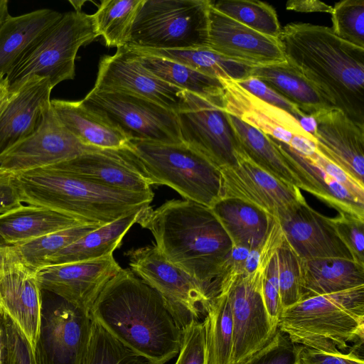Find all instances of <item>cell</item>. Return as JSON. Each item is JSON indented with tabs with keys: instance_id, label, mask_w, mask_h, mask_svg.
<instances>
[{
	"instance_id": "obj_12",
	"label": "cell",
	"mask_w": 364,
	"mask_h": 364,
	"mask_svg": "<svg viewBox=\"0 0 364 364\" xmlns=\"http://www.w3.org/2000/svg\"><path fill=\"white\" fill-rule=\"evenodd\" d=\"M268 264L259 262L253 272L225 292L233 323L232 364H240L264 347L278 328L271 321L262 293L263 276Z\"/></svg>"
},
{
	"instance_id": "obj_26",
	"label": "cell",
	"mask_w": 364,
	"mask_h": 364,
	"mask_svg": "<svg viewBox=\"0 0 364 364\" xmlns=\"http://www.w3.org/2000/svg\"><path fill=\"white\" fill-rule=\"evenodd\" d=\"M63 14L41 9L20 16L9 14L0 24V77H6L28 49Z\"/></svg>"
},
{
	"instance_id": "obj_44",
	"label": "cell",
	"mask_w": 364,
	"mask_h": 364,
	"mask_svg": "<svg viewBox=\"0 0 364 364\" xmlns=\"http://www.w3.org/2000/svg\"><path fill=\"white\" fill-rule=\"evenodd\" d=\"M0 326L7 364H36L28 341L15 323L0 311Z\"/></svg>"
},
{
	"instance_id": "obj_39",
	"label": "cell",
	"mask_w": 364,
	"mask_h": 364,
	"mask_svg": "<svg viewBox=\"0 0 364 364\" xmlns=\"http://www.w3.org/2000/svg\"><path fill=\"white\" fill-rule=\"evenodd\" d=\"M82 364H155L113 337L92 318L90 342Z\"/></svg>"
},
{
	"instance_id": "obj_4",
	"label": "cell",
	"mask_w": 364,
	"mask_h": 364,
	"mask_svg": "<svg viewBox=\"0 0 364 364\" xmlns=\"http://www.w3.org/2000/svg\"><path fill=\"white\" fill-rule=\"evenodd\" d=\"M22 203L45 207L85 224L103 225L149 206L154 193L105 187L55 165L16 174Z\"/></svg>"
},
{
	"instance_id": "obj_49",
	"label": "cell",
	"mask_w": 364,
	"mask_h": 364,
	"mask_svg": "<svg viewBox=\"0 0 364 364\" xmlns=\"http://www.w3.org/2000/svg\"><path fill=\"white\" fill-rule=\"evenodd\" d=\"M21 204L16 174L0 168V214Z\"/></svg>"
},
{
	"instance_id": "obj_9",
	"label": "cell",
	"mask_w": 364,
	"mask_h": 364,
	"mask_svg": "<svg viewBox=\"0 0 364 364\" xmlns=\"http://www.w3.org/2000/svg\"><path fill=\"white\" fill-rule=\"evenodd\" d=\"M125 255L130 270L159 294L181 330L205 316L212 300L205 288L171 262L155 244L132 248Z\"/></svg>"
},
{
	"instance_id": "obj_56",
	"label": "cell",
	"mask_w": 364,
	"mask_h": 364,
	"mask_svg": "<svg viewBox=\"0 0 364 364\" xmlns=\"http://www.w3.org/2000/svg\"><path fill=\"white\" fill-rule=\"evenodd\" d=\"M2 111H3V110H2ZM1 113H0V114H1Z\"/></svg>"
},
{
	"instance_id": "obj_55",
	"label": "cell",
	"mask_w": 364,
	"mask_h": 364,
	"mask_svg": "<svg viewBox=\"0 0 364 364\" xmlns=\"http://www.w3.org/2000/svg\"><path fill=\"white\" fill-rule=\"evenodd\" d=\"M294 364H299V363L298 362V360H296Z\"/></svg>"
},
{
	"instance_id": "obj_38",
	"label": "cell",
	"mask_w": 364,
	"mask_h": 364,
	"mask_svg": "<svg viewBox=\"0 0 364 364\" xmlns=\"http://www.w3.org/2000/svg\"><path fill=\"white\" fill-rule=\"evenodd\" d=\"M218 11L266 36L278 38L281 27L274 9L265 2L253 0L212 1Z\"/></svg>"
},
{
	"instance_id": "obj_14",
	"label": "cell",
	"mask_w": 364,
	"mask_h": 364,
	"mask_svg": "<svg viewBox=\"0 0 364 364\" xmlns=\"http://www.w3.org/2000/svg\"><path fill=\"white\" fill-rule=\"evenodd\" d=\"M95 149L64 126L50 102L38 127L0 153V168L17 174L66 161Z\"/></svg>"
},
{
	"instance_id": "obj_11",
	"label": "cell",
	"mask_w": 364,
	"mask_h": 364,
	"mask_svg": "<svg viewBox=\"0 0 364 364\" xmlns=\"http://www.w3.org/2000/svg\"><path fill=\"white\" fill-rule=\"evenodd\" d=\"M177 113L182 141L221 170L237 163L241 152L225 110L223 97L209 99L185 91Z\"/></svg>"
},
{
	"instance_id": "obj_33",
	"label": "cell",
	"mask_w": 364,
	"mask_h": 364,
	"mask_svg": "<svg viewBox=\"0 0 364 364\" xmlns=\"http://www.w3.org/2000/svg\"><path fill=\"white\" fill-rule=\"evenodd\" d=\"M126 48L147 70L175 87L205 98L223 97L224 87L220 79L177 62Z\"/></svg>"
},
{
	"instance_id": "obj_29",
	"label": "cell",
	"mask_w": 364,
	"mask_h": 364,
	"mask_svg": "<svg viewBox=\"0 0 364 364\" xmlns=\"http://www.w3.org/2000/svg\"><path fill=\"white\" fill-rule=\"evenodd\" d=\"M255 77L297 107L305 115L332 107L316 88L287 60L252 67Z\"/></svg>"
},
{
	"instance_id": "obj_8",
	"label": "cell",
	"mask_w": 364,
	"mask_h": 364,
	"mask_svg": "<svg viewBox=\"0 0 364 364\" xmlns=\"http://www.w3.org/2000/svg\"><path fill=\"white\" fill-rule=\"evenodd\" d=\"M98 36L92 15L77 11L63 14L7 73L10 87L33 75L48 77L53 88L73 80L79 48Z\"/></svg>"
},
{
	"instance_id": "obj_15",
	"label": "cell",
	"mask_w": 364,
	"mask_h": 364,
	"mask_svg": "<svg viewBox=\"0 0 364 364\" xmlns=\"http://www.w3.org/2000/svg\"><path fill=\"white\" fill-rule=\"evenodd\" d=\"M220 172L223 198L241 200L277 220L306 202L299 188L276 178L242 152L236 164Z\"/></svg>"
},
{
	"instance_id": "obj_25",
	"label": "cell",
	"mask_w": 364,
	"mask_h": 364,
	"mask_svg": "<svg viewBox=\"0 0 364 364\" xmlns=\"http://www.w3.org/2000/svg\"><path fill=\"white\" fill-rule=\"evenodd\" d=\"M82 224L70 215L22 203L0 214V247H16L42 235Z\"/></svg>"
},
{
	"instance_id": "obj_45",
	"label": "cell",
	"mask_w": 364,
	"mask_h": 364,
	"mask_svg": "<svg viewBox=\"0 0 364 364\" xmlns=\"http://www.w3.org/2000/svg\"><path fill=\"white\" fill-rule=\"evenodd\" d=\"M175 364H206L203 323L195 321L182 330V342Z\"/></svg>"
},
{
	"instance_id": "obj_51",
	"label": "cell",
	"mask_w": 364,
	"mask_h": 364,
	"mask_svg": "<svg viewBox=\"0 0 364 364\" xmlns=\"http://www.w3.org/2000/svg\"><path fill=\"white\" fill-rule=\"evenodd\" d=\"M11 96L10 85L6 77H0V113L9 102Z\"/></svg>"
},
{
	"instance_id": "obj_36",
	"label": "cell",
	"mask_w": 364,
	"mask_h": 364,
	"mask_svg": "<svg viewBox=\"0 0 364 364\" xmlns=\"http://www.w3.org/2000/svg\"><path fill=\"white\" fill-rule=\"evenodd\" d=\"M144 0H103L92 14L96 31L108 47L124 46Z\"/></svg>"
},
{
	"instance_id": "obj_7",
	"label": "cell",
	"mask_w": 364,
	"mask_h": 364,
	"mask_svg": "<svg viewBox=\"0 0 364 364\" xmlns=\"http://www.w3.org/2000/svg\"><path fill=\"white\" fill-rule=\"evenodd\" d=\"M210 0H144L131 28L130 48H208Z\"/></svg>"
},
{
	"instance_id": "obj_27",
	"label": "cell",
	"mask_w": 364,
	"mask_h": 364,
	"mask_svg": "<svg viewBox=\"0 0 364 364\" xmlns=\"http://www.w3.org/2000/svg\"><path fill=\"white\" fill-rule=\"evenodd\" d=\"M64 126L83 144L99 149H120L129 141L117 127L80 101L51 100Z\"/></svg>"
},
{
	"instance_id": "obj_6",
	"label": "cell",
	"mask_w": 364,
	"mask_h": 364,
	"mask_svg": "<svg viewBox=\"0 0 364 364\" xmlns=\"http://www.w3.org/2000/svg\"><path fill=\"white\" fill-rule=\"evenodd\" d=\"M128 145L151 185L167 186L210 208L223 198L220 170L183 142L129 141Z\"/></svg>"
},
{
	"instance_id": "obj_54",
	"label": "cell",
	"mask_w": 364,
	"mask_h": 364,
	"mask_svg": "<svg viewBox=\"0 0 364 364\" xmlns=\"http://www.w3.org/2000/svg\"><path fill=\"white\" fill-rule=\"evenodd\" d=\"M0 364H7L6 353L4 349L3 333L0 326Z\"/></svg>"
},
{
	"instance_id": "obj_5",
	"label": "cell",
	"mask_w": 364,
	"mask_h": 364,
	"mask_svg": "<svg viewBox=\"0 0 364 364\" xmlns=\"http://www.w3.org/2000/svg\"><path fill=\"white\" fill-rule=\"evenodd\" d=\"M277 328L300 346L343 352L364 341V285L304 299L284 309Z\"/></svg>"
},
{
	"instance_id": "obj_41",
	"label": "cell",
	"mask_w": 364,
	"mask_h": 364,
	"mask_svg": "<svg viewBox=\"0 0 364 364\" xmlns=\"http://www.w3.org/2000/svg\"><path fill=\"white\" fill-rule=\"evenodd\" d=\"M277 259L279 296L283 310L301 300L300 258L284 240L277 250Z\"/></svg>"
},
{
	"instance_id": "obj_46",
	"label": "cell",
	"mask_w": 364,
	"mask_h": 364,
	"mask_svg": "<svg viewBox=\"0 0 364 364\" xmlns=\"http://www.w3.org/2000/svg\"><path fill=\"white\" fill-rule=\"evenodd\" d=\"M262 293L271 321L277 327L282 310L279 296L277 251L265 269L262 280Z\"/></svg>"
},
{
	"instance_id": "obj_28",
	"label": "cell",
	"mask_w": 364,
	"mask_h": 364,
	"mask_svg": "<svg viewBox=\"0 0 364 364\" xmlns=\"http://www.w3.org/2000/svg\"><path fill=\"white\" fill-rule=\"evenodd\" d=\"M300 271L301 300L364 285V267L352 259H300Z\"/></svg>"
},
{
	"instance_id": "obj_43",
	"label": "cell",
	"mask_w": 364,
	"mask_h": 364,
	"mask_svg": "<svg viewBox=\"0 0 364 364\" xmlns=\"http://www.w3.org/2000/svg\"><path fill=\"white\" fill-rule=\"evenodd\" d=\"M299 346L277 328L264 347L240 364H294L297 360Z\"/></svg>"
},
{
	"instance_id": "obj_24",
	"label": "cell",
	"mask_w": 364,
	"mask_h": 364,
	"mask_svg": "<svg viewBox=\"0 0 364 364\" xmlns=\"http://www.w3.org/2000/svg\"><path fill=\"white\" fill-rule=\"evenodd\" d=\"M52 89L48 77L34 75L10 87L11 98L0 114V153L38 127Z\"/></svg>"
},
{
	"instance_id": "obj_17",
	"label": "cell",
	"mask_w": 364,
	"mask_h": 364,
	"mask_svg": "<svg viewBox=\"0 0 364 364\" xmlns=\"http://www.w3.org/2000/svg\"><path fill=\"white\" fill-rule=\"evenodd\" d=\"M95 89L135 95L176 113L185 104V90L155 76L124 47L100 60Z\"/></svg>"
},
{
	"instance_id": "obj_13",
	"label": "cell",
	"mask_w": 364,
	"mask_h": 364,
	"mask_svg": "<svg viewBox=\"0 0 364 364\" xmlns=\"http://www.w3.org/2000/svg\"><path fill=\"white\" fill-rule=\"evenodd\" d=\"M92 318L60 297L42 305L41 326L33 352L36 364H82L88 348Z\"/></svg>"
},
{
	"instance_id": "obj_31",
	"label": "cell",
	"mask_w": 364,
	"mask_h": 364,
	"mask_svg": "<svg viewBox=\"0 0 364 364\" xmlns=\"http://www.w3.org/2000/svg\"><path fill=\"white\" fill-rule=\"evenodd\" d=\"M141 210L124 215L90 231L53 255L47 266L92 260L112 255L121 246L125 234L137 223Z\"/></svg>"
},
{
	"instance_id": "obj_37",
	"label": "cell",
	"mask_w": 364,
	"mask_h": 364,
	"mask_svg": "<svg viewBox=\"0 0 364 364\" xmlns=\"http://www.w3.org/2000/svg\"><path fill=\"white\" fill-rule=\"evenodd\" d=\"M100 226L77 225L42 235L14 248L21 261L36 272L47 266L53 255Z\"/></svg>"
},
{
	"instance_id": "obj_10",
	"label": "cell",
	"mask_w": 364,
	"mask_h": 364,
	"mask_svg": "<svg viewBox=\"0 0 364 364\" xmlns=\"http://www.w3.org/2000/svg\"><path fill=\"white\" fill-rule=\"evenodd\" d=\"M81 101L121 129L129 141L183 143L177 113L151 100L93 88Z\"/></svg>"
},
{
	"instance_id": "obj_18",
	"label": "cell",
	"mask_w": 364,
	"mask_h": 364,
	"mask_svg": "<svg viewBox=\"0 0 364 364\" xmlns=\"http://www.w3.org/2000/svg\"><path fill=\"white\" fill-rule=\"evenodd\" d=\"M122 268L109 255L82 262L51 264L36 272L40 287L90 314L106 284Z\"/></svg>"
},
{
	"instance_id": "obj_40",
	"label": "cell",
	"mask_w": 364,
	"mask_h": 364,
	"mask_svg": "<svg viewBox=\"0 0 364 364\" xmlns=\"http://www.w3.org/2000/svg\"><path fill=\"white\" fill-rule=\"evenodd\" d=\"M333 33L340 38L364 48V0H344L333 7Z\"/></svg>"
},
{
	"instance_id": "obj_47",
	"label": "cell",
	"mask_w": 364,
	"mask_h": 364,
	"mask_svg": "<svg viewBox=\"0 0 364 364\" xmlns=\"http://www.w3.org/2000/svg\"><path fill=\"white\" fill-rule=\"evenodd\" d=\"M235 82L262 101L287 111L297 120L301 117L306 116L297 107L255 77L249 76Z\"/></svg>"
},
{
	"instance_id": "obj_53",
	"label": "cell",
	"mask_w": 364,
	"mask_h": 364,
	"mask_svg": "<svg viewBox=\"0 0 364 364\" xmlns=\"http://www.w3.org/2000/svg\"><path fill=\"white\" fill-rule=\"evenodd\" d=\"M301 127L313 136L316 129V121L313 116H304L298 119Z\"/></svg>"
},
{
	"instance_id": "obj_34",
	"label": "cell",
	"mask_w": 364,
	"mask_h": 364,
	"mask_svg": "<svg viewBox=\"0 0 364 364\" xmlns=\"http://www.w3.org/2000/svg\"><path fill=\"white\" fill-rule=\"evenodd\" d=\"M127 48L179 63L206 75L220 80L237 81L245 79L250 76L252 68V66L231 60L209 48Z\"/></svg>"
},
{
	"instance_id": "obj_1",
	"label": "cell",
	"mask_w": 364,
	"mask_h": 364,
	"mask_svg": "<svg viewBox=\"0 0 364 364\" xmlns=\"http://www.w3.org/2000/svg\"><path fill=\"white\" fill-rule=\"evenodd\" d=\"M90 316L122 344L155 364H165L181 349L182 330L159 294L122 269L104 287Z\"/></svg>"
},
{
	"instance_id": "obj_20",
	"label": "cell",
	"mask_w": 364,
	"mask_h": 364,
	"mask_svg": "<svg viewBox=\"0 0 364 364\" xmlns=\"http://www.w3.org/2000/svg\"><path fill=\"white\" fill-rule=\"evenodd\" d=\"M208 48L250 66L286 61L278 38L257 32L216 10L209 9Z\"/></svg>"
},
{
	"instance_id": "obj_42",
	"label": "cell",
	"mask_w": 364,
	"mask_h": 364,
	"mask_svg": "<svg viewBox=\"0 0 364 364\" xmlns=\"http://www.w3.org/2000/svg\"><path fill=\"white\" fill-rule=\"evenodd\" d=\"M332 224L352 259L364 267V218L347 213H339L331 218Z\"/></svg>"
},
{
	"instance_id": "obj_2",
	"label": "cell",
	"mask_w": 364,
	"mask_h": 364,
	"mask_svg": "<svg viewBox=\"0 0 364 364\" xmlns=\"http://www.w3.org/2000/svg\"><path fill=\"white\" fill-rule=\"evenodd\" d=\"M136 223L173 264L198 282L213 299L220 291L223 266L233 248L211 208L188 200H171L142 209Z\"/></svg>"
},
{
	"instance_id": "obj_23",
	"label": "cell",
	"mask_w": 364,
	"mask_h": 364,
	"mask_svg": "<svg viewBox=\"0 0 364 364\" xmlns=\"http://www.w3.org/2000/svg\"><path fill=\"white\" fill-rule=\"evenodd\" d=\"M41 291L36 271L19 257L0 270V311L18 328L33 352L41 326Z\"/></svg>"
},
{
	"instance_id": "obj_32",
	"label": "cell",
	"mask_w": 364,
	"mask_h": 364,
	"mask_svg": "<svg viewBox=\"0 0 364 364\" xmlns=\"http://www.w3.org/2000/svg\"><path fill=\"white\" fill-rule=\"evenodd\" d=\"M240 151L276 178L302 189V184L267 134L228 114Z\"/></svg>"
},
{
	"instance_id": "obj_19",
	"label": "cell",
	"mask_w": 364,
	"mask_h": 364,
	"mask_svg": "<svg viewBox=\"0 0 364 364\" xmlns=\"http://www.w3.org/2000/svg\"><path fill=\"white\" fill-rule=\"evenodd\" d=\"M55 166L105 187L134 193L152 192L151 185L128 144L120 149L97 148Z\"/></svg>"
},
{
	"instance_id": "obj_30",
	"label": "cell",
	"mask_w": 364,
	"mask_h": 364,
	"mask_svg": "<svg viewBox=\"0 0 364 364\" xmlns=\"http://www.w3.org/2000/svg\"><path fill=\"white\" fill-rule=\"evenodd\" d=\"M212 211L229 235L233 247L258 249L267 234L272 217L237 198H222Z\"/></svg>"
},
{
	"instance_id": "obj_3",
	"label": "cell",
	"mask_w": 364,
	"mask_h": 364,
	"mask_svg": "<svg viewBox=\"0 0 364 364\" xmlns=\"http://www.w3.org/2000/svg\"><path fill=\"white\" fill-rule=\"evenodd\" d=\"M278 39L287 61L332 107L364 124V48L306 23L286 25Z\"/></svg>"
},
{
	"instance_id": "obj_22",
	"label": "cell",
	"mask_w": 364,
	"mask_h": 364,
	"mask_svg": "<svg viewBox=\"0 0 364 364\" xmlns=\"http://www.w3.org/2000/svg\"><path fill=\"white\" fill-rule=\"evenodd\" d=\"M278 222L284 240L301 259H352L331 218L311 208L306 201Z\"/></svg>"
},
{
	"instance_id": "obj_48",
	"label": "cell",
	"mask_w": 364,
	"mask_h": 364,
	"mask_svg": "<svg viewBox=\"0 0 364 364\" xmlns=\"http://www.w3.org/2000/svg\"><path fill=\"white\" fill-rule=\"evenodd\" d=\"M297 360L299 364H364L363 356L355 353V348L348 353H328L300 345Z\"/></svg>"
},
{
	"instance_id": "obj_52",
	"label": "cell",
	"mask_w": 364,
	"mask_h": 364,
	"mask_svg": "<svg viewBox=\"0 0 364 364\" xmlns=\"http://www.w3.org/2000/svg\"><path fill=\"white\" fill-rule=\"evenodd\" d=\"M17 258L18 256L14 247H0V270Z\"/></svg>"
},
{
	"instance_id": "obj_16",
	"label": "cell",
	"mask_w": 364,
	"mask_h": 364,
	"mask_svg": "<svg viewBox=\"0 0 364 364\" xmlns=\"http://www.w3.org/2000/svg\"><path fill=\"white\" fill-rule=\"evenodd\" d=\"M220 80L224 87V107L228 114L304 155L309 156L315 151L314 136L301 127L293 115L262 101L233 80Z\"/></svg>"
},
{
	"instance_id": "obj_21",
	"label": "cell",
	"mask_w": 364,
	"mask_h": 364,
	"mask_svg": "<svg viewBox=\"0 0 364 364\" xmlns=\"http://www.w3.org/2000/svg\"><path fill=\"white\" fill-rule=\"evenodd\" d=\"M316 149L350 176L364 185V124L336 107L313 115Z\"/></svg>"
},
{
	"instance_id": "obj_35",
	"label": "cell",
	"mask_w": 364,
	"mask_h": 364,
	"mask_svg": "<svg viewBox=\"0 0 364 364\" xmlns=\"http://www.w3.org/2000/svg\"><path fill=\"white\" fill-rule=\"evenodd\" d=\"M204 317L206 364H232L233 323L228 293L210 301Z\"/></svg>"
},
{
	"instance_id": "obj_50",
	"label": "cell",
	"mask_w": 364,
	"mask_h": 364,
	"mask_svg": "<svg viewBox=\"0 0 364 364\" xmlns=\"http://www.w3.org/2000/svg\"><path fill=\"white\" fill-rule=\"evenodd\" d=\"M288 10L303 13H328L331 14L333 7L317 0H289L286 4Z\"/></svg>"
}]
</instances>
